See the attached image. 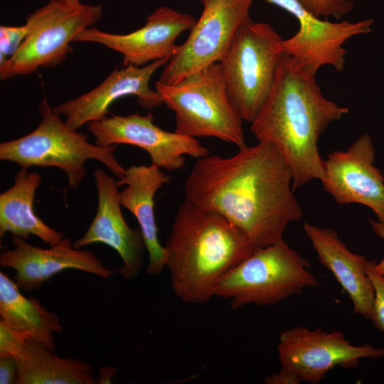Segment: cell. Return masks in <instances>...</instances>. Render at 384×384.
Returning a JSON list of instances; mask_svg holds the SVG:
<instances>
[{
    "label": "cell",
    "mask_w": 384,
    "mask_h": 384,
    "mask_svg": "<svg viewBox=\"0 0 384 384\" xmlns=\"http://www.w3.org/2000/svg\"><path fill=\"white\" fill-rule=\"evenodd\" d=\"M292 169L267 142L244 146L234 155L198 159L185 182L186 200L215 211L257 247L283 239L302 210L294 195Z\"/></svg>",
    "instance_id": "obj_1"
},
{
    "label": "cell",
    "mask_w": 384,
    "mask_h": 384,
    "mask_svg": "<svg viewBox=\"0 0 384 384\" xmlns=\"http://www.w3.org/2000/svg\"><path fill=\"white\" fill-rule=\"evenodd\" d=\"M348 112V107L323 95L316 75L283 53L272 87L251 123V132L259 142L272 144L283 156L292 171L294 191L311 180L324 178L319 137L332 122Z\"/></svg>",
    "instance_id": "obj_2"
},
{
    "label": "cell",
    "mask_w": 384,
    "mask_h": 384,
    "mask_svg": "<svg viewBox=\"0 0 384 384\" xmlns=\"http://www.w3.org/2000/svg\"><path fill=\"white\" fill-rule=\"evenodd\" d=\"M165 249L175 295L186 303L204 304L222 277L257 247L223 215L186 199Z\"/></svg>",
    "instance_id": "obj_3"
},
{
    "label": "cell",
    "mask_w": 384,
    "mask_h": 384,
    "mask_svg": "<svg viewBox=\"0 0 384 384\" xmlns=\"http://www.w3.org/2000/svg\"><path fill=\"white\" fill-rule=\"evenodd\" d=\"M41 121L31 133L0 144V159L31 166L57 167L68 177V186L78 188L87 171L85 162L95 159L103 164L118 179L125 169L117 161V145L102 146L90 143L87 135L78 132L55 113L44 97L38 108Z\"/></svg>",
    "instance_id": "obj_4"
},
{
    "label": "cell",
    "mask_w": 384,
    "mask_h": 384,
    "mask_svg": "<svg viewBox=\"0 0 384 384\" xmlns=\"http://www.w3.org/2000/svg\"><path fill=\"white\" fill-rule=\"evenodd\" d=\"M155 90L175 114V132L191 137H215L245 146L242 119L231 104L220 62L167 85L157 80Z\"/></svg>",
    "instance_id": "obj_5"
},
{
    "label": "cell",
    "mask_w": 384,
    "mask_h": 384,
    "mask_svg": "<svg viewBox=\"0 0 384 384\" xmlns=\"http://www.w3.org/2000/svg\"><path fill=\"white\" fill-rule=\"evenodd\" d=\"M310 263L283 240L257 248L228 272L215 296L230 299L231 308L276 304L318 285Z\"/></svg>",
    "instance_id": "obj_6"
},
{
    "label": "cell",
    "mask_w": 384,
    "mask_h": 384,
    "mask_svg": "<svg viewBox=\"0 0 384 384\" xmlns=\"http://www.w3.org/2000/svg\"><path fill=\"white\" fill-rule=\"evenodd\" d=\"M282 41L270 24L250 18L238 28L220 61L230 101L243 121L252 122L270 92Z\"/></svg>",
    "instance_id": "obj_7"
},
{
    "label": "cell",
    "mask_w": 384,
    "mask_h": 384,
    "mask_svg": "<svg viewBox=\"0 0 384 384\" xmlns=\"http://www.w3.org/2000/svg\"><path fill=\"white\" fill-rule=\"evenodd\" d=\"M102 16L100 4H71L50 0L26 18L28 33L16 52L0 65V79L30 75L40 68L62 63L73 49L71 43Z\"/></svg>",
    "instance_id": "obj_8"
},
{
    "label": "cell",
    "mask_w": 384,
    "mask_h": 384,
    "mask_svg": "<svg viewBox=\"0 0 384 384\" xmlns=\"http://www.w3.org/2000/svg\"><path fill=\"white\" fill-rule=\"evenodd\" d=\"M202 14L164 66L159 81L176 84L190 75L220 62L238 28L250 18L253 0H201Z\"/></svg>",
    "instance_id": "obj_9"
},
{
    "label": "cell",
    "mask_w": 384,
    "mask_h": 384,
    "mask_svg": "<svg viewBox=\"0 0 384 384\" xmlns=\"http://www.w3.org/2000/svg\"><path fill=\"white\" fill-rule=\"evenodd\" d=\"M277 350L281 366L311 384L319 383L335 367L351 368L361 358L384 356V348L370 344L353 345L341 331L302 326L282 331Z\"/></svg>",
    "instance_id": "obj_10"
},
{
    "label": "cell",
    "mask_w": 384,
    "mask_h": 384,
    "mask_svg": "<svg viewBox=\"0 0 384 384\" xmlns=\"http://www.w3.org/2000/svg\"><path fill=\"white\" fill-rule=\"evenodd\" d=\"M87 128L99 146L126 144L145 150L151 163L166 171L181 169L184 155L200 159L209 155V150L196 138L166 132L154 123L151 112L126 116L112 115L102 121L87 124Z\"/></svg>",
    "instance_id": "obj_11"
},
{
    "label": "cell",
    "mask_w": 384,
    "mask_h": 384,
    "mask_svg": "<svg viewBox=\"0 0 384 384\" xmlns=\"http://www.w3.org/2000/svg\"><path fill=\"white\" fill-rule=\"evenodd\" d=\"M265 1L286 10L298 20L299 28L293 36L282 41V51L314 75L324 65L341 71L346 52L344 43L355 36L369 33L373 22V19L331 22L314 16L298 0Z\"/></svg>",
    "instance_id": "obj_12"
},
{
    "label": "cell",
    "mask_w": 384,
    "mask_h": 384,
    "mask_svg": "<svg viewBox=\"0 0 384 384\" xmlns=\"http://www.w3.org/2000/svg\"><path fill=\"white\" fill-rule=\"evenodd\" d=\"M371 137L361 134L346 151H333L324 160L323 188L339 204L370 208L384 222V176L374 165Z\"/></svg>",
    "instance_id": "obj_13"
},
{
    "label": "cell",
    "mask_w": 384,
    "mask_h": 384,
    "mask_svg": "<svg viewBox=\"0 0 384 384\" xmlns=\"http://www.w3.org/2000/svg\"><path fill=\"white\" fill-rule=\"evenodd\" d=\"M196 22L191 15L164 6L156 8L142 28L129 33H111L92 26L80 33L73 42L102 44L122 55L123 66L142 67L149 62L171 58L178 46L176 44L178 36L190 31Z\"/></svg>",
    "instance_id": "obj_14"
},
{
    "label": "cell",
    "mask_w": 384,
    "mask_h": 384,
    "mask_svg": "<svg viewBox=\"0 0 384 384\" xmlns=\"http://www.w3.org/2000/svg\"><path fill=\"white\" fill-rule=\"evenodd\" d=\"M97 191V213L85 234L73 242L75 249L100 242L114 249L122 260L117 272L127 280L134 279L144 265L146 245L140 228L126 223L117 181L102 169L94 171Z\"/></svg>",
    "instance_id": "obj_15"
},
{
    "label": "cell",
    "mask_w": 384,
    "mask_h": 384,
    "mask_svg": "<svg viewBox=\"0 0 384 384\" xmlns=\"http://www.w3.org/2000/svg\"><path fill=\"white\" fill-rule=\"evenodd\" d=\"M169 59L165 58L142 67L129 65L115 68L100 85L53 110L65 117L66 124L77 130L90 122L107 118L111 105L124 96H137L138 103L148 110L160 106L164 103L158 92L149 87V80Z\"/></svg>",
    "instance_id": "obj_16"
},
{
    "label": "cell",
    "mask_w": 384,
    "mask_h": 384,
    "mask_svg": "<svg viewBox=\"0 0 384 384\" xmlns=\"http://www.w3.org/2000/svg\"><path fill=\"white\" fill-rule=\"evenodd\" d=\"M11 243L13 249L1 253L0 265L14 269L16 284L27 292L39 289L52 276L64 270H79L103 278L115 272L94 252L75 249L68 237L48 249L35 247L17 235H12Z\"/></svg>",
    "instance_id": "obj_17"
},
{
    "label": "cell",
    "mask_w": 384,
    "mask_h": 384,
    "mask_svg": "<svg viewBox=\"0 0 384 384\" xmlns=\"http://www.w3.org/2000/svg\"><path fill=\"white\" fill-rule=\"evenodd\" d=\"M17 361L16 384H96L91 365L74 358H60L38 341L22 338L0 327V355Z\"/></svg>",
    "instance_id": "obj_18"
},
{
    "label": "cell",
    "mask_w": 384,
    "mask_h": 384,
    "mask_svg": "<svg viewBox=\"0 0 384 384\" xmlns=\"http://www.w3.org/2000/svg\"><path fill=\"white\" fill-rule=\"evenodd\" d=\"M303 229L316 252L320 263L329 270L353 305V311L370 319L374 287L366 272L365 256L352 252L336 231L304 223Z\"/></svg>",
    "instance_id": "obj_19"
},
{
    "label": "cell",
    "mask_w": 384,
    "mask_h": 384,
    "mask_svg": "<svg viewBox=\"0 0 384 384\" xmlns=\"http://www.w3.org/2000/svg\"><path fill=\"white\" fill-rule=\"evenodd\" d=\"M170 181L171 176L154 163L149 166L132 165L117 181L119 187L126 186L119 191L121 205L135 216L139 225L149 257L146 268L148 275L159 274L165 267L166 249L159 240L154 198L158 190Z\"/></svg>",
    "instance_id": "obj_20"
},
{
    "label": "cell",
    "mask_w": 384,
    "mask_h": 384,
    "mask_svg": "<svg viewBox=\"0 0 384 384\" xmlns=\"http://www.w3.org/2000/svg\"><path fill=\"white\" fill-rule=\"evenodd\" d=\"M42 181L37 172L21 168L14 184L0 195V237L6 233L28 240L35 235L50 246L59 242L63 233L46 225L35 213L33 201Z\"/></svg>",
    "instance_id": "obj_21"
},
{
    "label": "cell",
    "mask_w": 384,
    "mask_h": 384,
    "mask_svg": "<svg viewBox=\"0 0 384 384\" xmlns=\"http://www.w3.org/2000/svg\"><path fill=\"white\" fill-rule=\"evenodd\" d=\"M10 277L0 272L1 321L23 338L36 340L55 352L53 333L62 332L58 316L34 298H27Z\"/></svg>",
    "instance_id": "obj_22"
},
{
    "label": "cell",
    "mask_w": 384,
    "mask_h": 384,
    "mask_svg": "<svg viewBox=\"0 0 384 384\" xmlns=\"http://www.w3.org/2000/svg\"><path fill=\"white\" fill-rule=\"evenodd\" d=\"M314 16L321 18L332 17L336 20L352 11V0H298Z\"/></svg>",
    "instance_id": "obj_23"
},
{
    "label": "cell",
    "mask_w": 384,
    "mask_h": 384,
    "mask_svg": "<svg viewBox=\"0 0 384 384\" xmlns=\"http://www.w3.org/2000/svg\"><path fill=\"white\" fill-rule=\"evenodd\" d=\"M375 260L368 262L366 272L374 287V302L370 319L374 326L384 332V277L375 269Z\"/></svg>",
    "instance_id": "obj_24"
},
{
    "label": "cell",
    "mask_w": 384,
    "mask_h": 384,
    "mask_svg": "<svg viewBox=\"0 0 384 384\" xmlns=\"http://www.w3.org/2000/svg\"><path fill=\"white\" fill-rule=\"evenodd\" d=\"M28 33L26 23L16 26H0V65L16 52Z\"/></svg>",
    "instance_id": "obj_25"
},
{
    "label": "cell",
    "mask_w": 384,
    "mask_h": 384,
    "mask_svg": "<svg viewBox=\"0 0 384 384\" xmlns=\"http://www.w3.org/2000/svg\"><path fill=\"white\" fill-rule=\"evenodd\" d=\"M18 367L12 354L0 355V383L16 384Z\"/></svg>",
    "instance_id": "obj_26"
},
{
    "label": "cell",
    "mask_w": 384,
    "mask_h": 384,
    "mask_svg": "<svg viewBox=\"0 0 384 384\" xmlns=\"http://www.w3.org/2000/svg\"><path fill=\"white\" fill-rule=\"evenodd\" d=\"M302 381L295 372L282 366L278 373L267 375L264 379L266 384H298Z\"/></svg>",
    "instance_id": "obj_27"
},
{
    "label": "cell",
    "mask_w": 384,
    "mask_h": 384,
    "mask_svg": "<svg viewBox=\"0 0 384 384\" xmlns=\"http://www.w3.org/2000/svg\"><path fill=\"white\" fill-rule=\"evenodd\" d=\"M371 228L375 235L384 240V222L369 219ZM376 270L384 277V258L379 262H376Z\"/></svg>",
    "instance_id": "obj_28"
},
{
    "label": "cell",
    "mask_w": 384,
    "mask_h": 384,
    "mask_svg": "<svg viewBox=\"0 0 384 384\" xmlns=\"http://www.w3.org/2000/svg\"><path fill=\"white\" fill-rule=\"evenodd\" d=\"M116 369L112 368H105L101 370L100 378L98 380L100 383H107L111 378L115 375Z\"/></svg>",
    "instance_id": "obj_29"
},
{
    "label": "cell",
    "mask_w": 384,
    "mask_h": 384,
    "mask_svg": "<svg viewBox=\"0 0 384 384\" xmlns=\"http://www.w3.org/2000/svg\"><path fill=\"white\" fill-rule=\"evenodd\" d=\"M66 2L71 4H80V0H64Z\"/></svg>",
    "instance_id": "obj_30"
},
{
    "label": "cell",
    "mask_w": 384,
    "mask_h": 384,
    "mask_svg": "<svg viewBox=\"0 0 384 384\" xmlns=\"http://www.w3.org/2000/svg\"><path fill=\"white\" fill-rule=\"evenodd\" d=\"M384 173V172H383Z\"/></svg>",
    "instance_id": "obj_31"
}]
</instances>
